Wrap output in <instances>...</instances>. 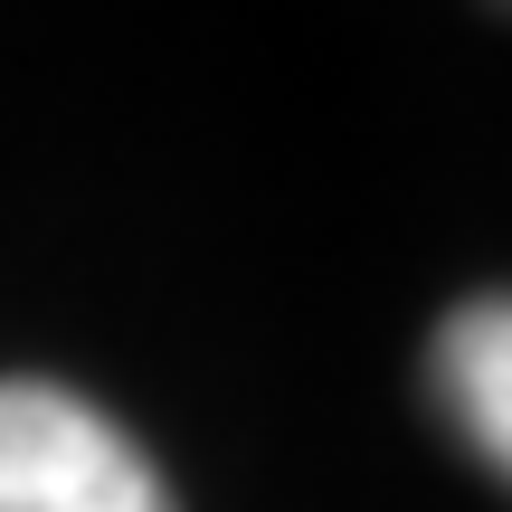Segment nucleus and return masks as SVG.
I'll return each instance as SVG.
<instances>
[{
  "label": "nucleus",
  "mask_w": 512,
  "mask_h": 512,
  "mask_svg": "<svg viewBox=\"0 0 512 512\" xmlns=\"http://www.w3.org/2000/svg\"><path fill=\"white\" fill-rule=\"evenodd\" d=\"M0 512H171L152 456L57 380H0Z\"/></svg>",
  "instance_id": "1"
},
{
  "label": "nucleus",
  "mask_w": 512,
  "mask_h": 512,
  "mask_svg": "<svg viewBox=\"0 0 512 512\" xmlns=\"http://www.w3.org/2000/svg\"><path fill=\"white\" fill-rule=\"evenodd\" d=\"M437 399L456 437L512 484V294H475L437 323Z\"/></svg>",
  "instance_id": "2"
}]
</instances>
